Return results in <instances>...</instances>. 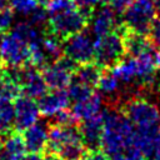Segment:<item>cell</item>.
Instances as JSON below:
<instances>
[{"label": "cell", "instance_id": "1", "mask_svg": "<svg viewBox=\"0 0 160 160\" xmlns=\"http://www.w3.org/2000/svg\"><path fill=\"white\" fill-rule=\"evenodd\" d=\"M104 130L101 138V149L111 156L122 148L134 144L135 129L131 121L120 109L104 108Z\"/></svg>", "mask_w": 160, "mask_h": 160}, {"label": "cell", "instance_id": "2", "mask_svg": "<svg viewBox=\"0 0 160 160\" xmlns=\"http://www.w3.org/2000/svg\"><path fill=\"white\" fill-rule=\"evenodd\" d=\"M48 149L64 160H80L86 146L82 141L80 129L75 125L52 124L49 129Z\"/></svg>", "mask_w": 160, "mask_h": 160}, {"label": "cell", "instance_id": "3", "mask_svg": "<svg viewBox=\"0 0 160 160\" xmlns=\"http://www.w3.org/2000/svg\"><path fill=\"white\" fill-rule=\"evenodd\" d=\"M126 56L122 36L111 31L94 40V62L102 70L111 69Z\"/></svg>", "mask_w": 160, "mask_h": 160}, {"label": "cell", "instance_id": "4", "mask_svg": "<svg viewBox=\"0 0 160 160\" xmlns=\"http://www.w3.org/2000/svg\"><path fill=\"white\" fill-rule=\"evenodd\" d=\"M120 110L136 128L156 125L160 121L156 104L144 95H136L125 99L121 102Z\"/></svg>", "mask_w": 160, "mask_h": 160}, {"label": "cell", "instance_id": "5", "mask_svg": "<svg viewBox=\"0 0 160 160\" xmlns=\"http://www.w3.org/2000/svg\"><path fill=\"white\" fill-rule=\"evenodd\" d=\"M88 25H89V19L84 15V12L79 8H75L72 10H68L49 16L46 30L58 35L60 39L65 40L69 36L85 30Z\"/></svg>", "mask_w": 160, "mask_h": 160}, {"label": "cell", "instance_id": "6", "mask_svg": "<svg viewBox=\"0 0 160 160\" xmlns=\"http://www.w3.org/2000/svg\"><path fill=\"white\" fill-rule=\"evenodd\" d=\"M156 11L152 0H134L121 14V18L129 30L146 35Z\"/></svg>", "mask_w": 160, "mask_h": 160}, {"label": "cell", "instance_id": "7", "mask_svg": "<svg viewBox=\"0 0 160 160\" xmlns=\"http://www.w3.org/2000/svg\"><path fill=\"white\" fill-rule=\"evenodd\" d=\"M0 59L6 66H21L29 60V44L16 32L8 31L0 36Z\"/></svg>", "mask_w": 160, "mask_h": 160}, {"label": "cell", "instance_id": "8", "mask_svg": "<svg viewBox=\"0 0 160 160\" xmlns=\"http://www.w3.org/2000/svg\"><path fill=\"white\" fill-rule=\"evenodd\" d=\"M92 35L80 31L64 40V55L74 60L76 64H86L94 60V40Z\"/></svg>", "mask_w": 160, "mask_h": 160}, {"label": "cell", "instance_id": "9", "mask_svg": "<svg viewBox=\"0 0 160 160\" xmlns=\"http://www.w3.org/2000/svg\"><path fill=\"white\" fill-rule=\"evenodd\" d=\"M118 15L119 14H116L109 5H101L98 9L95 8L89 20L90 34L99 38L115 31L116 28L122 22V18H119Z\"/></svg>", "mask_w": 160, "mask_h": 160}, {"label": "cell", "instance_id": "10", "mask_svg": "<svg viewBox=\"0 0 160 160\" xmlns=\"http://www.w3.org/2000/svg\"><path fill=\"white\" fill-rule=\"evenodd\" d=\"M14 111L15 128L18 131H24L25 129L36 124L40 115V110L35 99H31L26 95H20L14 100Z\"/></svg>", "mask_w": 160, "mask_h": 160}, {"label": "cell", "instance_id": "11", "mask_svg": "<svg viewBox=\"0 0 160 160\" xmlns=\"http://www.w3.org/2000/svg\"><path fill=\"white\" fill-rule=\"evenodd\" d=\"M134 141L146 158L154 156L160 150V128L159 124L135 129Z\"/></svg>", "mask_w": 160, "mask_h": 160}, {"label": "cell", "instance_id": "12", "mask_svg": "<svg viewBox=\"0 0 160 160\" xmlns=\"http://www.w3.org/2000/svg\"><path fill=\"white\" fill-rule=\"evenodd\" d=\"M41 75L51 90H65L72 81V72L59 61L49 62L41 69Z\"/></svg>", "mask_w": 160, "mask_h": 160}, {"label": "cell", "instance_id": "13", "mask_svg": "<svg viewBox=\"0 0 160 160\" xmlns=\"http://www.w3.org/2000/svg\"><path fill=\"white\" fill-rule=\"evenodd\" d=\"M70 98L65 90L46 91L40 99H38V106L40 114L46 118H54L59 111L68 109Z\"/></svg>", "mask_w": 160, "mask_h": 160}, {"label": "cell", "instance_id": "14", "mask_svg": "<svg viewBox=\"0 0 160 160\" xmlns=\"http://www.w3.org/2000/svg\"><path fill=\"white\" fill-rule=\"evenodd\" d=\"M79 129L86 148L89 149L101 148V138H102V130H104L102 111L95 116L82 120Z\"/></svg>", "mask_w": 160, "mask_h": 160}, {"label": "cell", "instance_id": "15", "mask_svg": "<svg viewBox=\"0 0 160 160\" xmlns=\"http://www.w3.org/2000/svg\"><path fill=\"white\" fill-rule=\"evenodd\" d=\"M26 149L30 152H39L41 154L44 150L48 149L49 141V130L44 124L36 122L30 128L24 130L22 134Z\"/></svg>", "mask_w": 160, "mask_h": 160}, {"label": "cell", "instance_id": "16", "mask_svg": "<svg viewBox=\"0 0 160 160\" xmlns=\"http://www.w3.org/2000/svg\"><path fill=\"white\" fill-rule=\"evenodd\" d=\"M104 100L99 92H94L91 96H89L85 100L74 102L71 111L74 112L75 118L79 120H85L91 116H95L102 111Z\"/></svg>", "mask_w": 160, "mask_h": 160}, {"label": "cell", "instance_id": "17", "mask_svg": "<svg viewBox=\"0 0 160 160\" xmlns=\"http://www.w3.org/2000/svg\"><path fill=\"white\" fill-rule=\"evenodd\" d=\"M122 39H124L126 56L136 58V56L144 54L145 51L150 50L154 46L145 34L135 32V31H131V30H129L122 36Z\"/></svg>", "mask_w": 160, "mask_h": 160}, {"label": "cell", "instance_id": "18", "mask_svg": "<svg viewBox=\"0 0 160 160\" xmlns=\"http://www.w3.org/2000/svg\"><path fill=\"white\" fill-rule=\"evenodd\" d=\"M26 145L20 131H11L6 135V139L2 144V154L8 160H21L26 154Z\"/></svg>", "mask_w": 160, "mask_h": 160}, {"label": "cell", "instance_id": "19", "mask_svg": "<svg viewBox=\"0 0 160 160\" xmlns=\"http://www.w3.org/2000/svg\"><path fill=\"white\" fill-rule=\"evenodd\" d=\"M102 71L104 70L98 64L90 61V62L79 65L78 69L75 70L74 75H72V79L81 81V82H84L91 88H95L99 82V79H100Z\"/></svg>", "mask_w": 160, "mask_h": 160}, {"label": "cell", "instance_id": "20", "mask_svg": "<svg viewBox=\"0 0 160 160\" xmlns=\"http://www.w3.org/2000/svg\"><path fill=\"white\" fill-rule=\"evenodd\" d=\"M41 45L49 59V62H54L64 55V40L49 30L44 31Z\"/></svg>", "mask_w": 160, "mask_h": 160}, {"label": "cell", "instance_id": "21", "mask_svg": "<svg viewBox=\"0 0 160 160\" xmlns=\"http://www.w3.org/2000/svg\"><path fill=\"white\" fill-rule=\"evenodd\" d=\"M15 125V111L12 101L0 100V138L11 132Z\"/></svg>", "mask_w": 160, "mask_h": 160}, {"label": "cell", "instance_id": "22", "mask_svg": "<svg viewBox=\"0 0 160 160\" xmlns=\"http://www.w3.org/2000/svg\"><path fill=\"white\" fill-rule=\"evenodd\" d=\"M101 94H105L108 96H119L120 94V80L114 75V72L110 69H106V71H102L99 82L96 85Z\"/></svg>", "mask_w": 160, "mask_h": 160}, {"label": "cell", "instance_id": "23", "mask_svg": "<svg viewBox=\"0 0 160 160\" xmlns=\"http://www.w3.org/2000/svg\"><path fill=\"white\" fill-rule=\"evenodd\" d=\"M21 86L0 70V100L14 101L21 95Z\"/></svg>", "mask_w": 160, "mask_h": 160}, {"label": "cell", "instance_id": "24", "mask_svg": "<svg viewBox=\"0 0 160 160\" xmlns=\"http://www.w3.org/2000/svg\"><path fill=\"white\" fill-rule=\"evenodd\" d=\"M94 92H95L94 88H91V86H89V85H86L81 81L74 80V79L70 82V85L68 86V95H69L70 100L74 101V102L85 100L89 96H91Z\"/></svg>", "mask_w": 160, "mask_h": 160}, {"label": "cell", "instance_id": "25", "mask_svg": "<svg viewBox=\"0 0 160 160\" xmlns=\"http://www.w3.org/2000/svg\"><path fill=\"white\" fill-rule=\"evenodd\" d=\"M109 159L110 160H146L148 158L141 152V150L134 142L116 151L115 154L109 156Z\"/></svg>", "mask_w": 160, "mask_h": 160}, {"label": "cell", "instance_id": "26", "mask_svg": "<svg viewBox=\"0 0 160 160\" xmlns=\"http://www.w3.org/2000/svg\"><path fill=\"white\" fill-rule=\"evenodd\" d=\"M9 5L14 10V12H18L25 16L30 15L38 6H41L38 4L36 0H10Z\"/></svg>", "mask_w": 160, "mask_h": 160}, {"label": "cell", "instance_id": "27", "mask_svg": "<svg viewBox=\"0 0 160 160\" xmlns=\"http://www.w3.org/2000/svg\"><path fill=\"white\" fill-rule=\"evenodd\" d=\"M78 8L76 4L74 2V0H49L48 5H46V10L49 16L51 15H56L68 10H72Z\"/></svg>", "mask_w": 160, "mask_h": 160}, {"label": "cell", "instance_id": "28", "mask_svg": "<svg viewBox=\"0 0 160 160\" xmlns=\"http://www.w3.org/2000/svg\"><path fill=\"white\" fill-rule=\"evenodd\" d=\"M14 21V10L11 8H1L0 9V36L8 32Z\"/></svg>", "mask_w": 160, "mask_h": 160}, {"label": "cell", "instance_id": "29", "mask_svg": "<svg viewBox=\"0 0 160 160\" xmlns=\"http://www.w3.org/2000/svg\"><path fill=\"white\" fill-rule=\"evenodd\" d=\"M146 36L154 46H160V16H155L152 19Z\"/></svg>", "mask_w": 160, "mask_h": 160}, {"label": "cell", "instance_id": "30", "mask_svg": "<svg viewBox=\"0 0 160 160\" xmlns=\"http://www.w3.org/2000/svg\"><path fill=\"white\" fill-rule=\"evenodd\" d=\"M54 118H55V122L61 124V125H75V122L78 121L74 112L69 109H64V110L59 111Z\"/></svg>", "mask_w": 160, "mask_h": 160}, {"label": "cell", "instance_id": "31", "mask_svg": "<svg viewBox=\"0 0 160 160\" xmlns=\"http://www.w3.org/2000/svg\"><path fill=\"white\" fill-rule=\"evenodd\" d=\"M80 160H110V159H109L108 154L101 148H95V149L86 148V150Z\"/></svg>", "mask_w": 160, "mask_h": 160}, {"label": "cell", "instance_id": "32", "mask_svg": "<svg viewBox=\"0 0 160 160\" xmlns=\"http://www.w3.org/2000/svg\"><path fill=\"white\" fill-rule=\"evenodd\" d=\"M134 0H111L110 1V4H109V6L116 12V14H122L126 9H128V6Z\"/></svg>", "mask_w": 160, "mask_h": 160}, {"label": "cell", "instance_id": "33", "mask_svg": "<svg viewBox=\"0 0 160 160\" xmlns=\"http://www.w3.org/2000/svg\"><path fill=\"white\" fill-rule=\"evenodd\" d=\"M79 9H95L99 0H74Z\"/></svg>", "mask_w": 160, "mask_h": 160}, {"label": "cell", "instance_id": "34", "mask_svg": "<svg viewBox=\"0 0 160 160\" xmlns=\"http://www.w3.org/2000/svg\"><path fill=\"white\" fill-rule=\"evenodd\" d=\"M21 160H44V158L39 152H30V154H25Z\"/></svg>", "mask_w": 160, "mask_h": 160}, {"label": "cell", "instance_id": "35", "mask_svg": "<svg viewBox=\"0 0 160 160\" xmlns=\"http://www.w3.org/2000/svg\"><path fill=\"white\" fill-rule=\"evenodd\" d=\"M44 160H64L61 156H59L58 154H54V152H50L46 158H44Z\"/></svg>", "mask_w": 160, "mask_h": 160}, {"label": "cell", "instance_id": "36", "mask_svg": "<svg viewBox=\"0 0 160 160\" xmlns=\"http://www.w3.org/2000/svg\"><path fill=\"white\" fill-rule=\"evenodd\" d=\"M156 65H158V68H159V70H160V46H159V49L156 50Z\"/></svg>", "mask_w": 160, "mask_h": 160}, {"label": "cell", "instance_id": "37", "mask_svg": "<svg viewBox=\"0 0 160 160\" xmlns=\"http://www.w3.org/2000/svg\"><path fill=\"white\" fill-rule=\"evenodd\" d=\"M9 2H10V0H0V9L1 8H6L9 5Z\"/></svg>", "mask_w": 160, "mask_h": 160}, {"label": "cell", "instance_id": "38", "mask_svg": "<svg viewBox=\"0 0 160 160\" xmlns=\"http://www.w3.org/2000/svg\"><path fill=\"white\" fill-rule=\"evenodd\" d=\"M36 1H38V4H39V5L45 6V8H46V5H48V2H49V0H36Z\"/></svg>", "mask_w": 160, "mask_h": 160}, {"label": "cell", "instance_id": "39", "mask_svg": "<svg viewBox=\"0 0 160 160\" xmlns=\"http://www.w3.org/2000/svg\"><path fill=\"white\" fill-rule=\"evenodd\" d=\"M111 0H99V4L100 5H109Z\"/></svg>", "mask_w": 160, "mask_h": 160}, {"label": "cell", "instance_id": "40", "mask_svg": "<svg viewBox=\"0 0 160 160\" xmlns=\"http://www.w3.org/2000/svg\"><path fill=\"white\" fill-rule=\"evenodd\" d=\"M152 158H154L152 160H160V150H159V151H158V152H156V154H155Z\"/></svg>", "mask_w": 160, "mask_h": 160}, {"label": "cell", "instance_id": "41", "mask_svg": "<svg viewBox=\"0 0 160 160\" xmlns=\"http://www.w3.org/2000/svg\"><path fill=\"white\" fill-rule=\"evenodd\" d=\"M0 160H8V159H6V156L2 154V151H1V150H0Z\"/></svg>", "mask_w": 160, "mask_h": 160}, {"label": "cell", "instance_id": "42", "mask_svg": "<svg viewBox=\"0 0 160 160\" xmlns=\"http://www.w3.org/2000/svg\"><path fill=\"white\" fill-rule=\"evenodd\" d=\"M156 10H158V11H159V14H160V4L156 6Z\"/></svg>", "mask_w": 160, "mask_h": 160}, {"label": "cell", "instance_id": "43", "mask_svg": "<svg viewBox=\"0 0 160 160\" xmlns=\"http://www.w3.org/2000/svg\"><path fill=\"white\" fill-rule=\"evenodd\" d=\"M1 146H2V145H1V144H0V150H1Z\"/></svg>", "mask_w": 160, "mask_h": 160}, {"label": "cell", "instance_id": "44", "mask_svg": "<svg viewBox=\"0 0 160 160\" xmlns=\"http://www.w3.org/2000/svg\"><path fill=\"white\" fill-rule=\"evenodd\" d=\"M159 115H160V109H159Z\"/></svg>", "mask_w": 160, "mask_h": 160}]
</instances>
